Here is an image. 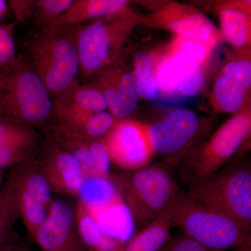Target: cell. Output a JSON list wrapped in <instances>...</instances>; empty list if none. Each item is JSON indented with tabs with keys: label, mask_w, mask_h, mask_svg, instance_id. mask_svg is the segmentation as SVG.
I'll return each instance as SVG.
<instances>
[{
	"label": "cell",
	"mask_w": 251,
	"mask_h": 251,
	"mask_svg": "<svg viewBox=\"0 0 251 251\" xmlns=\"http://www.w3.org/2000/svg\"><path fill=\"white\" fill-rule=\"evenodd\" d=\"M173 227V223L161 214L130 238L124 251H158L171 238Z\"/></svg>",
	"instance_id": "cb8c5ba5"
},
{
	"label": "cell",
	"mask_w": 251,
	"mask_h": 251,
	"mask_svg": "<svg viewBox=\"0 0 251 251\" xmlns=\"http://www.w3.org/2000/svg\"><path fill=\"white\" fill-rule=\"evenodd\" d=\"M117 120L110 112H98L91 115L83 128L80 130L90 138L102 139L116 124Z\"/></svg>",
	"instance_id": "f1b7e54d"
},
{
	"label": "cell",
	"mask_w": 251,
	"mask_h": 251,
	"mask_svg": "<svg viewBox=\"0 0 251 251\" xmlns=\"http://www.w3.org/2000/svg\"><path fill=\"white\" fill-rule=\"evenodd\" d=\"M75 205L67 200L53 199L46 221L32 237L41 250L87 251L79 234Z\"/></svg>",
	"instance_id": "5bb4252c"
},
{
	"label": "cell",
	"mask_w": 251,
	"mask_h": 251,
	"mask_svg": "<svg viewBox=\"0 0 251 251\" xmlns=\"http://www.w3.org/2000/svg\"><path fill=\"white\" fill-rule=\"evenodd\" d=\"M0 116L46 132L53 123L52 97L34 67L21 57L0 73Z\"/></svg>",
	"instance_id": "7a4b0ae2"
},
{
	"label": "cell",
	"mask_w": 251,
	"mask_h": 251,
	"mask_svg": "<svg viewBox=\"0 0 251 251\" xmlns=\"http://www.w3.org/2000/svg\"><path fill=\"white\" fill-rule=\"evenodd\" d=\"M148 129L145 122L129 118L117 120L101 139L110 161L126 171L148 166L155 155Z\"/></svg>",
	"instance_id": "ba28073f"
},
{
	"label": "cell",
	"mask_w": 251,
	"mask_h": 251,
	"mask_svg": "<svg viewBox=\"0 0 251 251\" xmlns=\"http://www.w3.org/2000/svg\"><path fill=\"white\" fill-rule=\"evenodd\" d=\"M20 217L17 191L9 176L0 187V251H14V229Z\"/></svg>",
	"instance_id": "603a6c76"
},
{
	"label": "cell",
	"mask_w": 251,
	"mask_h": 251,
	"mask_svg": "<svg viewBox=\"0 0 251 251\" xmlns=\"http://www.w3.org/2000/svg\"><path fill=\"white\" fill-rule=\"evenodd\" d=\"M202 131V123L196 112L177 109L149 125V136L155 154L176 157L193 146Z\"/></svg>",
	"instance_id": "8fae6325"
},
{
	"label": "cell",
	"mask_w": 251,
	"mask_h": 251,
	"mask_svg": "<svg viewBox=\"0 0 251 251\" xmlns=\"http://www.w3.org/2000/svg\"><path fill=\"white\" fill-rule=\"evenodd\" d=\"M146 20L148 25L166 29L175 36L199 41L214 49L221 37L210 20L189 5L167 3Z\"/></svg>",
	"instance_id": "7c38bea8"
},
{
	"label": "cell",
	"mask_w": 251,
	"mask_h": 251,
	"mask_svg": "<svg viewBox=\"0 0 251 251\" xmlns=\"http://www.w3.org/2000/svg\"><path fill=\"white\" fill-rule=\"evenodd\" d=\"M158 251H211L184 234L171 237Z\"/></svg>",
	"instance_id": "4dcf8cb0"
},
{
	"label": "cell",
	"mask_w": 251,
	"mask_h": 251,
	"mask_svg": "<svg viewBox=\"0 0 251 251\" xmlns=\"http://www.w3.org/2000/svg\"><path fill=\"white\" fill-rule=\"evenodd\" d=\"M154 75L159 87V96L163 97L198 95L204 89L206 81L205 64L166 50L158 52Z\"/></svg>",
	"instance_id": "30bf717a"
},
{
	"label": "cell",
	"mask_w": 251,
	"mask_h": 251,
	"mask_svg": "<svg viewBox=\"0 0 251 251\" xmlns=\"http://www.w3.org/2000/svg\"><path fill=\"white\" fill-rule=\"evenodd\" d=\"M108 109L103 94L90 85H80L75 81L67 90L54 97L53 116L60 120L75 114H94Z\"/></svg>",
	"instance_id": "d6986e66"
},
{
	"label": "cell",
	"mask_w": 251,
	"mask_h": 251,
	"mask_svg": "<svg viewBox=\"0 0 251 251\" xmlns=\"http://www.w3.org/2000/svg\"><path fill=\"white\" fill-rule=\"evenodd\" d=\"M39 143L35 128L0 116V169L14 168L34 156Z\"/></svg>",
	"instance_id": "e0dca14e"
},
{
	"label": "cell",
	"mask_w": 251,
	"mask_h": 251,
	"mask_svg": "<svg viewBox=\"0 0 251 251\" xmlns=\"http://www.w3.org/2000/svg\"><path fill=\"white\" fill-rule=\"evenodd\" d=\"M17 22L0 24V73L17 61L14 30Z\"/></svg>",
	"instance_id": "83f0119b"
},
{
	"label": "cell",
	"mask_w": 251,
	"mask_h": 251,
	"mask_svg": "<svg viewBox=\"0 0 251 251\" xmlns=\"http://www.w3.org/2000/svg\"><path fill=\"white\" fill-rule=\"evenodd\" d=\"M234 251H251V247H242L234 249Z\"/></svg>",
	"instance_id": "836d02e7"
},
{
	"label": "cell",
	"mask_w": 251,
	"mask_h": 251,
	"mask_svg": "<svg viewBox=\"0 0 251 251\" xmlns=\"http://www.w3.org/2000/svg\"><path fill=\"white\" fill-rule=\"evenodd\" d=\"M76 30L77 26L43 29L23 42L51 97L62 94L77 80L80 60Z\"/></svg>",
	"instance_id": "277c9868"
},
{
	"label": "cell",
	"mask_w": 251,
	"mask_h": 251,
	"mask_svg": "<svg viewBox=\"0 0 251 251\" xmlns=\"http://www.w3.org/2000/svg\"><path fill=\"white\" fill-rule=\"evenodd\" d=\"M3 179V171L2 170L0 169V187L1 186V183H2Z\"/></svg>",
	"instance_id": "e575fe53"
},
{
	"label": "cell",
	"mask_w": 251,
	"mask_h": 251,
	"mask_svg": "<svg viewBox=\"0 0 251 251\" xmlns=\"http://www.w3.org/2000/svg\"><path fill=\"white\" fill-rule=\"evenodd\" d=\"M30 251L22 250V251Z\"/></svg>",
	"instance_id": "d590c367"
},
{
	"label": "cell",
	"mask_w": 251,
	"mask_h": 251,
	"mask_svg": "<svg viewBox=\"0 0 251 251\" xmlns=\"http://www.w3.org/2000/svg\"><path fill=\"white\" fill-rule=\"evenodd\" d=\"M250 107L232 115L216 130L198 154L193 181L203 179L222 168L250 138Z\"/></svg>",
	"instance_id": "52a82bcc"
},
{
	"label": "cell",
	"mask_w": 251,
	"mask_h": 251,
	"mask_svg": "<svg viewBox=\"0 0 251 251\" xmlns=\"http://www.w3.org/2000/svg\"><path fill=\"white\" fill-rule=\"evenodd\" d=\"M46 133L75 157L85 179L108 176L110 161L101 139L90 138L75 127L54 120Z\"/></svg>",
	"instance_id": "9a60e30c"
},
{
	"label": "cell",
	"mask_w": 251,
	"mask_h": 251,
	"mask_svg": "<svg viewBox=\"0 0 251 251\" xmlns=\"http://www.w3.org/2000/svg\"><path fill=\"white\" fill-rule=\"evenodd\" d=\"M9 6L8 3L4 0H0V24L4 18L9 14Z\"/></svg>",
	"instance_id": "d6a6232c"
},
{
	"label": "cell",
	"mask_w": 251,
	"mask_h": 251,
	"mask_svg": "<svg viewBox=\"0 0 251 251\" xmlns=\"http://www.w3.org/2000/svg\"><path fill=\"white\" fill-rule=\"evenodd\" d=\"M188 197L230 216L251 229V168L237 163L191 182Z\"/></svg>",
	"instance_id": "8992f818"
},
{
	"label": "cell",
	"mask_w": 251,
	"mask_h": 251,
	"mask_svg": "<svg viewBox=\"0 0 251 251\" xmlns=\"http://www.w3.org/2000/svg\"><path fill=\"white\" fill-rule=\"evenodd\" d=\"M74 0H37L34 17L41 30L47 29L72 5Z\"/></svg>",
	"instance_id": "4316f807"
},
{
	"label": "cell",
	"mask_w": 251,
	"mask_h": 251,
	"mask_svg": "<svg viewBox=\"0 0 251 251\" xmlns=\"http://www.w3.org/2000/svg\"><path fill=\"white\" fill-rule=\"evenodd\" d=\"M79 234L87 251H124L126 242L104 232L80 201L75 205Z\"/></svg>",
	"instance_id": "7402d4cb"
},
{
	"label": "cell",
	"mask_w": 251,
	"mask_h": 251,
	"mask_svg": "<svg viewBox=\"0 0 251 251\" xmlns=\"http://www.w3.org/2000/svg\"><path fill=\"white\" fill-rule=\"evenodd\" d=\"M132 219L145 226L161 215L181 191L171 173L161 166L109 174Z\"/></svg>",
	"instance_id": "5b68a950"
},
{
	"label": "cell",
	"mask_w": 251,
	"mask_h": 251,
	"mask_svg": "<svg viewBox=\"0 0 251 251\" xmlns=\"http://www.w3.org/2000/svg\"><path fill=\"white\" fill-rule=\"evenodd\" d=\"M240 52L226 62L213 82L210 105L214 114L234 115L249 107L251 88L250 50Z\"/></svg>",
	"instance_id": "9c48e42d"
},
{
	"label": "cell",
	"mask_w": 251,
	"mask_h": 251,
	"mask_svg": "<svg viewBox=\"0 0 251 251\" xmlns=\"http://www.w3.org/2000/svg\"><path fill=\"white\" fill-rule=\"evenodd\" d=\"M36 157L52 193L77 197L85 177L78 162L50 133Z\"/></svg>",
	"instance_id": "4fadbf2b"
},
{
	"label": "cell",
	"mask_w": 251,
	"mask_h": 251,
	"mask_svg": "<svg viewBox=\"0 0 251 251\" xmlns=\"http://www.w3.org/2000/svg\"><path fill=\"white\" fill-rule=\"evenodd\" d=\"M183 234L211 251L251 247V229L180 191L162 213Z\"/></svg>",
	"instance_id": "6da1fadb"
},
{
	"label": "cell",
	"mask_w": 251,
	"mask_h": 251,
	"mask_svg": "<svg viewBox=\"0 0 251 251\" xmlns=\"http://www.w3.org/2000/svg\"><path fill=\"white\" fill-rule=\"evenodd\" d=\"M146 18L136 13L99 18L77 26L76 43L80 74L85 78L120 64L122 54L132 31Z\"/></svg>",
	"instance_id": "3957f363"
},
{
	"label": "cell",
	"mask_w": 251,
	"mask_h": 251,
	"mask_svg": "<svg viewBox=\"0 0 251 251\" xmlns=\"http://www.w3.org/2000/svg\"><path fill=\"white\" fill-rule=\"evenodd\" d=\"M16 188L20 218L22 219L28 233L32 238L46 221L49 209L34 196L20 191L16 186Z\"/></svg>",
	"instance_id": "d4e9b609"
},
{
	"label": "cell",
	"mask_w": 251,
	"mask_h": 251,
	"mask_svg": "<svg viewBox=\"0 0 251 251\" xmlns=\"http://www.w3.org/2000/svg\"><path fill=\"white\" fill-rule=\"evenodd\" d=\"M90 84L103 94L110 113L117 120L129 118L136 110L139 97L134 74L120 64L100 73Z\"/></svg>",
	"instance_id": "2e32d148"
},
{
	"label": "cell",
	"mask_w": 251,
	"mask_h": 251,
	"mask_svg": "<svg viewBox=\"0 0 251 251\" xmlns=\"http://www.w3.org/2000/svg\"><path fill=\"white\" fill-rule=\"evenodd\" d=\"M8 4L14 13L17 23L23 22L34 16L36 7L34 0H10Z\"/></svg>",
	"instance_id": "1f68e13d"
},
{
	"label": "cell",
	"mask_w": 251,
	"mask_h": 251,
	"mask_svg": "<svg viewBox=\"0 0 251 251\" xmlns=\"http://www.w3.org/2000/svg\"><path fill=\"white\" fill-rule=\"evenodd\" d=\"M251 1H221L216 5L221 35L239 52L251 48Z\"/></svg>",
	"instance_id": "ac0fdd59"
},
{
	"label": "cell",
	"mask_w": 251,
	"mask_h": 251,
	"mask_svg": "<svg viewBox=\"0 0 251 251\" xmlns=\"http://www.w3.org/2000/svg\"><path fill=\"white\" fill-rule=\"evenodd\" d=\"M137 92L139 99L153 100L159 96V87L154 73L135 76Z\"/></svg>",
	"instance_id": "f546056e"
},
{
	"label": "cell",
	"mask_w": 251,
	"mask_h": 251,
	"mask_svg": "<svg viewBox=\"0 0 251 251\" xmlns=\"http://www.w3.org/2000/svg\"><path fill=\"white\" fill-rule=\"evenodd\" d=\"M135 13L126 0H74L69 8L47 29L78 26L99 18Z\"/></svg>",
	"instance_id": "ffe728a7"
},
{
	"label": "cell",
	"mask_w": 251,
	"mask_h": 251,
	"mask_svg": "<svg viewBox=\"0 0 251 251\" xmlns=\"http://www.w3.org/2000/svg\"><path fill=\"white\" fill-rule=\"evenodd\" d=\"M9 175L18 190L34 196L49 209L53 201L52 192L39 168L35 156L12 168Z\"/></svg>",
	"instance_id": "44dd1931"
},
{
	"label": "cell",
	"mask_w": 251,
	"mask_h": 251,
	"mask_svg": "<svg viewBox=\"0 0 251 251\" xmlns=\"http://www.w3.org/2000/svg\"><path fill=\"white\" fill-rule=\"evenodd\" d=\"M214 48L199 41L174 36L165 50L170 53L181 54L201 64H206Z\"/></svg>",
	"instance_id": "484cf974"
}]
</instances>
